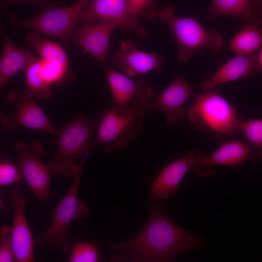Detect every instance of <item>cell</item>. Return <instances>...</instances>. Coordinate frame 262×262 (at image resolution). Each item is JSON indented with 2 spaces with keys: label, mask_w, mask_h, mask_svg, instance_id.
Instances as JSON below:
<instances>
[{
  "label": "cell",
  "mask_w": 262,
  "mask_h": 262,
  "mask_svg": "<svg viewBox=\"0 0 262 262\" xmlns=\"http://www.w3.org/2000/svg\"><path fill=\"white\" fill-rule=\"evenodd\" d=\"M148 220L143 229L131 240L110 246L119 253L110 258L114 262H170L188 250L199 249L206 240L174 223L164 211L149 203Z\"/></svg>",
  "instance_id": "6da1fadb"
},
{
  "label": "cell",
  "mask_w": 262,
  "mask_h": 262,
  "mask_svg": "<svg viewBox=\"0 0 262 262\" xmlns=\"http://www.w3.org/2000/svg\"><path fill=\"white\" fill-rule=\"evenodd\" d=\"M99 119V115L95 119L74 116L59 130L57 139L49 140L57 147L56 155L48 164L52 173L76 175L79 170L76 162L94 148L92 136Z\"/></svg>",
  "instance_id": "7a4b0ae2"
},
{
  "label": "cell",
  "mask_w": 262,
  "mask_h": 262,
  "mask_svg": "<svg viewBox=\"0 0 262 262\" xmlns=\"http://www.w3.org/2000/svg\"><path fill=\"white\" fill-rule=\"evenodd\" d=\"M157 16L161 23L168 25L176 40L179 61L186 62L192 55L206 49L218 53L225 44L218 32L208 31L196 18L177 16L173 6H167L159 11Z\"/></svg>",
  "instance_id": "3957f363"
},
{
  "label": "cell",
  "mask_w": 262,
  "mask_h": 262,
  "mask_svg": "<svg viewBox=\"0 0 262 262\" xmlns=\"http://www.w3.org/2000/svg\"><path fill=\"white\" fill-rule=\"evenodd\" d=\"M146 113L144 105L138 101L133 102L129 108L114 106L103 111L99 115L93 147L105 144L107 153L126 147L137 138Z\"/></svg>",
  "instance_id": "277c9868"
},
{
  "label": "cell",
  "mask_w": 262,
  "mask_h": 262,
  "mask_svg": "<svg viewBox=\"0 0 262 262\" xmlns=\"http://www.w3.org/2000/svg\"><path fill=\"white\" fill-rule=\"evenodd\" d=\"M90 152L81 159L79 170L67 192L57 204L52 220L45 233L34 239V245H48L67 251L70 245L68 229L72 221L85 217L88 213L87 205L78 198V192L84 165Z\"/></svg>",
  "instance_id": "5b68a950"
},
{
  "label": "cell",
  "mask_w": 262,
  "mask_h": 262,
  "mask_svg": "<svg viewBox=\"0 0 262 262\" xmlns=\"http://www.w3.org/2000/svg\"><path fill=\"white\" fill-rule=\"evenodd\" d=\"M194 95L195 102L187 112L188 120L198 130L232 136L239 120L234 107L213 91Z\"/></svg>",
  "instance_id": "8992f818"
},
{
  "label": "cell",
  "mask_w": 262,
  "mask_h": 262,
  "mask_svg": "<svg viewBox=\"0 0 262 262\" xmlns=\"http://www.w3.org/2000/svg\"><path fill=\"white\" fill-rule=\"evenodd\" d=\"M88 1L77 0L72 4L65 7L53 5L25 20H19L13 16L10 23L12 25L33 29L44 36L67 40L70 38L76 23L79 21Z\"/></svg>",
  "instance_id": "52a82bcc"
},
{
  "label": "cell",
  "mask_w": 262,
  "mask_h": 262,
  "mask_svg": "<svg viewBox=\"0 0 262 262\" xmlns=\"http://www.w3.org/2000/svg\"><path fill=\"white\" fill-rule=\"evenodd\" d=\"M14 147L24 179L35 198L40 203H43L50 195L52 172L48 164L37 158L44 153L42 144L38 141L31 144L19 142L15 144Z\"/></svg>",
  "instance_id": "ba28073f"
},
{
  "label": "cell",
  "mask_w": 262,
  "mask_h": 262,
  "mask_svg": "<svg viewBox=\"0 0 262 262\" xmlns=\"http://www.w3.org/2000/svg\"><path fill=\"white\" fill-rule=\"evenodd\" d=\"M34 96L25 86L20 92L11 91L8 95L10 104H16L17 110L13 116L0 113L2 131H8L21 125L24 127L46 131L58 135L59 130L55 129L33 99Z\"/></svg>",
  "instance_id": "9c48e42d"
},
{
  "label": "cell",
  "mask_w": 262,
  "mask_h": 262,
  "mask_svg": "<svg viewBox=\"0 0 262 262\" xmlns=\"http://www.w3.org/2000/svg\"><path fill=\"white\" fill-rule=\"evenodd\" d=\"M102 20L115 22L121 30L146 37L147 30L132 14L129 0H89L79 22L93 24Z\"/></svg>",
  "instance_id": "30bf717a"
},
{
  "label": "cell",
  "mask_w": 262,
  "mask_h": 262,
  "mask_svg": "<svg viewBox=\"0 0 262 262\" xmlns=\"http://www.w3.org/2000/svg\"><path fill=\"white\" fill-rule=\"evenodd\" d=\"M203 155L200 152L190 151L165 166L150 184L148 203L164 201L175 195L189 169Z\"/></svg>",
  "instance_id": "8fae6325"
},
{
  "label": "cell",
  "mask_w": 262,
  "mask_h": 262,
  "mask_svg": "<svg viewBox=\"0 0 262 262\" xmlns=\"http://www.w3.org/2000/svg\"><path fill=\"white\" fill-rule=\"evenodd\" d=\"M117 27L113 21L102 20L93 24H82L75 28L70 38L83 52L90 54L105 66L110 37Z\"/></svg>",
  "instance_id": "7c38bea8"
},
{
  "label": "cell",
  "mask_w": 262,
  "mask_h": 262,
  "mask_svg": "<svg viewBox=\"0 0 262 262\" xmlns=\"http://www.w3.org/2000/svg\"><path fill=\"white\" fill-rule=\"evenodd\" d=\"M193 88L182 77L174 80L155 98L145 104L147 113L159 110L165 114L169 124H175L185 115L183 105L194 94Z\"/></svg>",
  "instance_id": "4fadbf2b"
},
{
  "label": "cell",
  "mask_w": 262,
  "mask_h": 262,
  "mask_svg": "<svg viewBox=\"0 0 262 262\" xmlns=\"http://www.w3.org/2000/svg\"><path fill=\"white\" fill-rule=\"evenodd\" d=\"M104 66L112 95L111 102L115 107H127L132 100L143 104L152 98L153 88L141 76L134 82L127 76L110 68Z\"/></svg>",
  "instance_id": "5bb4252c"
},
{
  "label": "cell",
  "mask_w": 262,
  "mask_h": 262,
  "mask_svg": "<svg viewBox=\"0 0 262 262\" xmlns=\"http://www.w3.org/2000/svg\"><path fill=\"white\" fill-rule=\"evenodd\" d=\"M112 61L121 72L130 77L136 74L139 77L153 70L158 71L164 65L161 56L139 50L136 43L130 40L121 43Z\"/></svg>",
  "instance_id": "9a60e30c"
},
{
  "label": "cell",
  "mask_w": 262,
  "mask_h": 262,
  "mask_svg": "<svg viewBox=\"0 0 262 262\" xmlns=\"http://www.w3.org/2000/svg\"><path fill=\"white\" fill-rule=\"evenodd\" d=\"M9 196L14 208L13 225L11 231L14 262H34V240L33 239L25 216V200L23 196L14 189L11 190Z\"/></svg>",
  "instance_id": "2e32d148"
},
{
  "label": "cell",
  "mask_w": 262,
  "mask_h": 262,
  "mask_svg": "<svg viewBox=\"0 0 262 262\" xmlns=\"http://www.w3.org/2000/svg\"><path fill=\"white\" fill-rule=\"evenodd\" d=\"M211 20L222 16L241 18V27L262 26V0H212L205 12Z\"/></svg>",
  "instance_id": "e0dca14e"
},
{
  "label": "cell",
  "mask_w": 262,
  "mask_h": 262,
  "mask_svg": "<svg viewBox=\"0 0 262 262\" xmlns=\"http://www.w3.org/2000/svg\"><path fill=\"white\" fill-rule=\"evenodd\" d=\"M258 54L237 55L225 63L211 77L201 81L200 86L206 92L230 81L258 75Z\"/></svg>",
  "instance_id": "ac0fdd59"
},
{
  "label": "cell",
  "mask_w": 262,
  "mask_h": 262,
  "mask_svg": "<svg viewBox=\"0 0 262 262\" xmlns=\"http://www.w3.org/2000/svg\"><path fill=\"white\" fill-rule=\"evenodd\" d=\"M2 45L0 59V87H3L18 72L24 70L38 58L29 49L16 46L2 31Z\"/></svg>",
  "instance_id": "d6986e66"
},
{
  "label": "cell",
  "mask_w": 262,
  "mask_h": 262,
  "mask_svg": "<svg viewBox=\"0 0 262 262\" xmlns=\"http://www.w3.org/2000/svg\"><path fill=\"white\" fill-rule=\"evenodd\" d=\"M255 152L242 142H224L212 154L201 157L192 167L200 166L212 167L220 165L238 166L253 156Z\"/></svg>",
  "instance_id": "ffe728a7"
},
{
  "label": "cell",
  "mask_w": 262,
  "mask_h": 262,
  "mask_svg": "<svg viewBox=\"0 0 262 262\" xmlns=\"http://www.w3.org/2000/svg\"><path fill=\"white\" fill-rule=\"evenodd\" d=\"M229 48L237 55L255 53L262 46V29L256 25L244 27L229 41Z\"/></svg>",
  "instance_id": "44dd1931"
},
{
  "label": "cell",
  "mask_w": 262,
  "mask_h": 262,
  "mask_svg": "<svg viewBox=\"0 0 262 262\" xmlns=\"http://www.w3.org/2000/svg\"><path fill=\"white\" fill-rule=\"evenodd\" d=\"M25 40L27 46L34 50L42 61L68 64L66 51L59 44L42 37L36 32L29 33Z\"/></svg>",
  "instance_id": "7402d4cb"
},
{
  "label": "cell",
  "mask_w": 262,
  "mask_h": 262,
  "mask_svg": "<svg viewBox=\"0 0 262 262\" xmlns=\"http://www.w3.org/2000/svg\"><path fill=\"white\" fill-rule=\"evenodd\" d=\"M25 72L26 86L34 97L42 99H48L52 97L51 85L42 74V64L39 58L32 63Z\"/></svg>",
  "instance_id": "603a6c76"
},
{
  "label": "cell",
  "mask_w": 262,
  "mask_h": 262,
  "mask_svg": "<svg viewBox=\"0 0 262 262\" xmlns=\"http://www.w3.org/2000/svg\"><path fill=\"white\" fill-rule=\"evenodd\" d=\"M42 64V74L46 81L50 85L56 84L64 86L72 80L69 73L68 64L58 61H44Z\"/></svg>",
  "instance_id": "cb8c5ba5"
},
{
  "label": "cell",
  "mask_w": 262,
  "mask_h": 262,
  "mask_svg": "<svg viewBox=\"0 0 262 262\" xmlns=\"http://www.w3.org/2000/svg\"><path fill=\"white\" fill-rule=\"evenodd\" d=\"M236 130L241 132L256 148V152L262 158V120H239Z\"/></svg>",
  "instance_id": "d4e9b609"
},
{
  "label": "cell",
  "mask_w": 262,
  "mask_h": 262,
  "mask_svg": "<svg viewBox=\"0 0 262 262\" xmlns=\"http://www.w3.org/2000/svg\"><path fill=\"white\" fill-rule=\"evenodd\" d=\"M98 246L93 243L76 242L73 244L69 262H97L100 261Z\"/></svg>",
  "instance_id": "484cf974"
},
{
  "label": "cell",
  "mask_w": 262,
  "mask_h": 262,
  "mask_svg": "<svg viewBox=\"0 0 262 262\" xmlns=\"http://www.w3.org/2000/svg\"><path fill=\"white\" fill-rule=\"evenodd\" d=\"M24 177L19 167L5 159L0 163V186H3L19 182Z\"/></svg>",
  "instance_id": "4316f807"
},
{
  "label": "cell",
  "mask_w": 262,
  "mask_h": 262,
  "mask_svg": "<svg viewBox=\"0 0 262 262\" xmlns=\"http://www.w3.org/2000/svg\"><path fill=\"white\" fill-rule=\"evenodd\" d=\"M132 15L136 17L142 16L151 19L157 16L155 0H129Z\"/></svg>",
  "instance_id": "83f0119b"
},
{
  "label": "cell",
  "mask_w": 262,
  "mask_h": 262,
  "mask_svg": "<svg viewBox=\"0 0 262 262\" xmlns=\"http://www.w3.org/2000/svg\"><path fill=\"white\" fill-rule=\"evenodd\" d=\"M12 228L2 227L0 231V262L15 261V255L11 236Z\"/></svg>",
  "instance_id": "f1b7e54d"
},
{
  "label": "cell",
  "mask_w": 262,
  "mask_h": 262,
  "mask_svg": "<svg viewBox=\"0 0 262 262\" xmlns=\"http://www.w3.org/2000/svg\"><path fill=\"white\" fill-rule=\"evenodd\" d=\"M22 3L34 4L39 7L42 10H46L53 6L49 3L47 0H2V9L12 5Z\"/></svg>",
  "instance_id": "f546056e"
},
{
  "label": "cell",
  "mask_w": 262,
  "mask_h": 262,
  "mask_svg": "<svg viewBox=\"0 0 262 262\" xmlns=\"http://www.w3.org/2000/svg\"><path fill=\"white\" fill-rule=\"evenodd\" d=\"M260 49L257 59L258 69L259 74L262 72V46Z\"/></svg>",
  "instance_id": "4dcf8cb0"
}]
</instances>
